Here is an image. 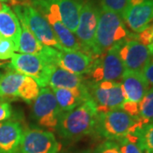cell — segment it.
Here are the masks:
<instances>
[{
	"mask_svg": "<svg viewBox=\"0 0 153 153\" xmlns=\"http://www.w3.org/2000/svg\"><path fill=\"white\" fill-rule=\"evenodd\" d=\"M97 107L91 99L60 116L55 131L67 140H77L94 133Z\"/></svg>",
	"mask_w": 153,
	"mask_h": 153,
	"instance_id": "obj_2",
	"label": "cell"
},
{
	"mask_svg": "<svg viewBox=\"0 0 153 153\" xmlns=\"http://www.w3.org/2000/svg\"><path fill=\"white\" fill-rule=\"evenodd\" d=\"M55 94L57 103L62 112L69 111L76 108L85 100L90 99L88 92V84L79 88H51Z\"/></svg>",
	"mask_w": 153,
	"mask_h": 153,
	"instance_id": "obj_19",
	"label": "cell"
},
{
	"mask_svg": "<svg viewBox=\"0 0 153 153\" xmlns=\"http://www.w3.org/2000/svg\"><path fill=\"white\" fill-rule=\"evenodd\" d=\"M120 82L125 100L138 104L150 88L142 72L139 71L126 70Z\"/></svg>",
	"mask_w": 153,
	"mask_h": 153,
	"instance_id": "obj_18",
	"label": "cell"
},
{
	"mask_svg": "<svg viewBox=\"0 0 153 153\" xmlns=\"http://www.w3.org/2000/svg\"><path fill=\"white\" fill-rule=\"evenodd\" d=\"M150 28H151V44L148 48L150 49L152 54L153 55V23L150 26Z\"/></svg>",
	"mask_w": 153,
	"mask_h": 153,
	"instance_id": "obj_32",
	"label": "cell"
},
{
	"mask_svg": "<svg viewBox=\"0 0 153 153\" xmlns=\"http://www.w3.org/2000/svg\"><path fill=\"white\" fill-rule=\"evenodd\" d=\"M9 66V64H8L7 62H5L4 60V61H1V60H0V67H4V66Z\"/></svg>",
	"mask_w": 153,
	"mask_h": 153,
	"instance_id": "obj_35",
	"label": "cell"
},
{
	"mask_svg": "<svg viewBox=\"0 0 153 153\" xmlns=\"http://www.w3.org/2000/svg\"><path fill=\"white\" fill-rule=\"evenodd\" d=\"M119 47L120 45L114 46L101 56L94 59L93 66L88 73L91 82H121L126 69L119 55Z\"/></svg>",
	"mask_w": 153,
	"mask_h": 153,
	"instance_id": "obj_8",
	"label": "cell"
},
{
	"mask_svg": "<svg viewBox=\"0 0 153 153\" xmlns=\"http://www.w3.org/2000/svg\"><path fill=\"white\" fill-rule=\"evenodd\" d=\"M58 6L62 23L72 33H75L79 22L82 0H54Z\"/></svg>",
	"mask_w": 153,
	"mask_h": 153,
	"instance_id": "obj_21",
	"label": "cell"
},
{
	"mask_svg": "<svg viewBox=\"0 0 153 153\" xmlns=\"http://www.w3.org/2000/svg\"><path fill=\"white\" fill-rule=\"evenodd\" d=\"M17 51L16 47L10 38H3L0 39V60H7L11 59Z\"/></svg>",
	"mask_w": 153,
	"mask_h": 153,
	"instance_id": "obj_27",
	"label": "cell"
},
{
	"mask_svg": "<svg viewBox=\"0 0 153 153\" xmlns=\"http://www.w3.org/2000/svg\"><path fill=\"white\" fill-rule=\"evenodd\" d=\"M14 10L19 21L23 22L38 41L44 45L65 50L59 43L52 27L45 17L29 3L14 5Z\"/></svg>",
	"mask_w": 153,
	"mask_h": 153,
	"instance_id": "obj_4",
	"label": "cell"
},
{
	"mask_svg": "<svg viewBox=\"0 0 153 153\" xmlns=\"http://www.w3.org/2000/svg\"><path fill=\"white\" fill-rule=\"evenodd\" d=\"M139 116L145 123L153 120V86H151L139 103Z\"/></svg>",
	"mask_w": 153,
	"mask_h": 153,
	"instance_id": "obj_24",
	"label": "cell"
},
{
	"mask_svg": "<svg viewBox=\"0 0 153 153\" xmlns=\"http://www.w3.org/2000/svg\"><path fill=\"white\" fill-rule=\"evenodd\" d=\"M12 115H13V109L10 103L7 100L1 99L0 100V123L10 120Z\"/></svg>",
	"mask_w": 153,
	"mask_h": 153,
	"instance_id": "obj_29",
	"label": "cell"
},
{
	"mask_svg": "<svg viewBox=\"0 0 153 153\" xmlns=\"http://www.w3.org/2000/svg\"><path fill=\"white\" fill-rule=\"evenodd\" d=\"M32 5L48 21L65 50H82L81 44L74 33L61 22L58 6L54 0H32Z\"/></svg>",
	"mask_w": 153,
	"mask_h": 153,
	"instance_id": "obj_7",
	"label": "cell"
},
{
	"mask_svg": "<svg viewBox=\"0 0 153 153\" xmlns=\"http://www.w3.org/2000/svg\"><path fill=\"white\" fill-rule=\"evenodd\" d=\"M24 129L16 121L0 123V153H22Z\"/></svg>",
	"mask_w": 153,
	"mask_h": 153,
	"instance_id": "obj_17",
	"label": "cell"
},
{
	"mask_svg": "<svg viewBox=\"0 0 153 153\" xmlns=\"http://www.w3.org/2000/svg\"><path fill=\"white\" fill-rule=\"evenodd\" d=\"M142 74L146 79L150 86H153V55L144 67Z\"/></svg>",
	"mask_w": 153,
	"mask_h": 153,
	"instance_id": "obj_31",
	"label": "cell"
},
{
	"mask_svg": "<svg viewBox=\"0 0 153 153\" xmlns=\"http://www.w3.org/2000/svg\"><path fill=\"white\" fill-rule=\"evenodd\" d=\"M119 55L127 71L139 72H142L153 55L147 46L137 40L135 33L121 44Z\"/></svg>",
	"mask_w": 153,
	"mask_h": 153,
	"instance_id": "obj_13",
	"label": "cell"
},
{
	"mask_svg": "<svg viewBox=\"0 0 153 153\" xmlns=\"http://www.w3.org/2000/svg\"><path fill=\"white\" fill-rule=\"evenodd\" d=\"M2 38H3V36H2V35H1V33H0V39H1Z\"/></svg>",
	"mask_w": 153,
	"mask_h": 153,
	"instance_id": "obj_37",
	"label": "cell"
},
{
	"mask_svg": "<svg viewBox=\"0 0 153 153\" xmlns=\"http://www.w3.org/2000/svg\"><path fill=\"white\" fill-rule=\"evenodd\" d=\"M117 142L118 143L121 153H143L135 137L132 134L117 140Z\"/></svg>",
	"mask_w": 153,
	"mask_h": 153,
	"instance_id": "obj_25",
	"label": "cell"
},
{
	"mask_svg": "<svg viewBox=\"0 0 153 153\" xmlns=\"http://www.w3.org/2000/svg\"><path fill=\"white\" fill-rule=\"evenodd\" d=\"M120 108L123 110L128 115H130L131 117H136V118H140L139 116V104L138 103L124 100V102L123 103Z\"/></svg>",
	"mask_w": 153,
	"mask_h": 153,
	"instance_id": "obj_30",
	"label": "cell"
},
{
	"mask_svg": "<svg viewBox=\"0 0 153 153\" xmlns=\"http://www.w3.org/2000/svg\"><path fill=\"white\" fill-rule=\"evenodd\" d=\"M20 22L22 32L19 39L18 50L22 54H31L42 56L55 64L58 49L41 44L23 22ZM56 65V64H55Z\"/></svg>",
	"mask_w": 153,
	"mask_h": 153,
	"instance_id": "obj_16",
	"label": "cell"
},
{
	"mask_svg": "<svg viewBox=\"0 0 153 153\" xmlns=\"http://www.w3.org/2000/svg\"><path fill=\"white\" fill-rule=\"evenodd\" d=\"M90 99L94 102L99 112L120 108L125 98L121 82L102 81L88 84Z\"/></svg>",
	"mask_w": 153,
	"mask_h": 153,
	"instance_id": "obj_10",
	"label": "cell"
},
{
	"mask_svg": "<svg viewBox=\"0 0 153 153\" xmlns=\"http://www.w3.org/2000/svg\"><path fill=\"white\" fill-rule=\"evenodd\" d=\"M56 65L42 56L31 54H15L8 67L33 78L39 88L49 85L50 74Z\"/></svg>",
	"mask_w": 153,
	"mask_h": 153,
	"instance_id": "obj_6",
	"label": "cell"
},
{
	"mask_svg": "<svg viewBox=\"0 0 153 153\" xmlns=\"http://www.w3.org/2000/svg\"><path fill=\"white\" fill-rule=\"evenodd\" d=\"M143 153H153V123H145L131 133Z\"/></svg>",
	"mask_w": 153,
	"mask_h": 153,
	"instance_id": "obj_23",
	"label": "cell"
},
{
	"mask_svg": "<svg viewBox=\"0 0 153 153\" xmlns=\"http://www.w3.org/2000/svg\"><path fill=\"white\" fill-rule=\"evenodd\" d=\"M52 89L41 88L37 98L33 100V118L42 128L55 130L62 115Z\"/></svg>",
	"mask_w": 153,
	"mask_h": 153,
	"instance_id": "obj_9",
	"label": "cell"
},
{
	"mask_svg": "<svg viewBox=\"0 0 153 153\" xmlns=\"http://www.w3.org/2000/svg\"><path fill=\"white\" fill-rule=\"evenodd\" d=\"M129 0H100V7L108 10L113 11L123 18V15L126 10Z\"/></svg>",
	"mask_w": 153,
	"mask_h": 153,
	"instance_id": "obj_26",
	"label": "cell"
},
{
	"mask_svg": "<svg viewBox=\"0 0 153 153\" xmlns=\"http://www.w3.org/2000/svg\"><path fill=\"white\" fill-rule=\"evenodd\" d=\"M60 146L49 130L27 128L23 132L22 153H59Z\"/></svg>",
	"mask_w": 153,
	"mask_h": 153,
	"instance_id": "obj_12",
	"label": "cell"
},
{
	"mask_svg": "<svg viewBox=\"0 0 153 153\" xmlns=\"http://www.w3.org/2000/svg\"><path fill=\"white\" fill-rule=\"evenodd\" d=\"M86 84L82 75L74 74L59 66H55L50 74L49 85L51 88H79Z\"/></svg>",
	"mask_w": 153,
	"mask_h": 153,
	"instance_id": "obj_22",
	"label": "cell"
},
{
	"mask_svg": "<svg viewBox=\"0 0 153 153\" xmlns=\"http://www.w3.org/2000/svg\"><path fill=\"white\" fill-rule=\"evenodd\" d=\"M22 27L16 15L9 6L4 4L0 10V33L3 37L13 41L18 50Z\"/></svg>",
	"mask_w": 153,
	"mask_h": 153,
	"instance_id": "obj_20",
	"label": "cell"
},
{
	"mask_svg": "<svg viewBox=\"0 0 153 153\" xmlns=\"http://www.w3.org/2000/svg\"><path fill=\"white\" fill-rule=\"evenodd\" d=\"M133 34L121 16L100 7L91 55L94 59L98 58L111 48L121 45Z\"/></svg>",
	"mask_w": 153,
	"mask_h": 153,
	"instance_id": "obj_1",
	"label": "cell"
},
{
	"mask_svg": "<svg viewBox=\"0 0 153 153\" xmlns=\"http://www.w3.org/2000/svg\"><path fill=\"white\" fill-rule=\"evenodd\" d=\"M71 153H93V150H91V149H86V150H82V151H78V152H75Z\"/></svg>",
	"mask_w": 153,
	"mask_h": 153,
	"instance_id": "obj_34",
	"label": "cell"
},
{
	"mask_svg": "<svg viewBox=\"0 0 153 153\" xmlns=\"http://www.w3.org/2000/svg\"><path fill=\"white\" fill-rule=\"evenodd\" d=\"M1 76H2V73H1V72H0V77H1ZM1 99H2V98H1V97H0V100H1Z\"/></svg>",
	"mask_w": 153,
	"mask_h": 153,
	"instance_id": "obj_38",
	"label": "cell"
},
{
	"mask_svg": "<svg viewBox=\"0 0 153 153\" xmlns=\"http://www.w3.org/2000/svg\"><path fill=\"white\" fill-rule=\"evenodd\" d=\"M100 9L94 0L82 1L80 10L79 22L75 34L82 49L91 55L95 32L98 25Z\"/></svg>",
	"mask_w": 153,
	"mask_h": 153,
	"instance_id": "obj_11",
	"label": "cell"
},
{
	"mask_svg": "<svg viewBox=\"0 0 153 153\" xmlns=\"http://www.w3.org/2000/svg\"><path fill=\"white\" fill-rule=\"evenodd\" d=\"M93 63V56L81 50H59L55 60L57 66L82 76L90 71Z\"/></svg>",
	"mask_w": 153,
	"mask_h": 153,
	"instance_id": "obj_15",
	"label": "cell"
},
{
	"mask_svg": "<svg viewBox=\"0 0 153 153\" xmlns=\"http://www.w3.org/2000/svg\"><path fill=\"white\" fill-rule=\"evenodd\" d=\"M28 3V0H13V5H18V4H24Z\"/></svg>",
	"mask_w": 153,
	"mask_h": 153,
	"instance_id": "obj_33",
	"label": "cell"
},
{
	"mask_svg": "<svg viewBox=\"0 0 153 153\" xmlns=\"http://www.w3.org/2000/svg\"><path fill=\"white\" fill-rule=\"evenodd\" d=\"M123 20L134 33H141L153 23V0H129Z\"/></svg>",
	"mask_w": 153,
	"mask_h": 153,
	"instance_id": "obj_14",
	"label": "cell"
},
{
	"mask_svg": "<svg viewBox=\"0 0 153 153\" xmlns=\"http://www.w3.org/2000/svg\"><path fill=\"white\" fill-rule=\"evenodd\" d=\"M145 122L131 117L121 108L99 112L94 132L98 136L109 140H119L128 136Z\"/></svg>",
	"mask_w": 153,
	"mask_h": 153,
	"instance_id": "obj_3",
	"label": "cell"
},
{
	"mask_svg": "<svg viewBox=\"0 0 153 153\" xmlns=\"http://www.w3.org/2000/svg\"><path fill=\"white\" fill-rule=\"evenodd\" d=\"M93 153H121V152L118 143L116 140H105L95 148Z\"/></svg>",
	"mask_w": 153,
	"mask_h": 153,
	"instance_id": "obj_28",
	"label": "cell"
},
{
	"mask_svg": "<svg viewBox=\"0 0 153 153\" xmlns=\"http://www.w3.org/2000/svg\"><path fill=\"white\" fill-rule=\"evenodd\" d=\"M39 90V86L33 78L10 68L0 77V97L4 100L20 98L27 103H33Z\"/></svg>",
	"mask_w": 153,
	"mask_h": 153,
	"instance_id": "obj_5",
	"label": "cell"
},
{
	"mask_svg": "<svg viewBox=\"0 0 153 153\" xmlns=\"http://www.w3.org/2000/svg\"><path fill=\"white\" fill-rule=\"evenodd\" d=\"M151 123H153V120H152V122H151Z\"/></svg>",
	"mask_w": 153,
	"mask_h": 153,
	"instance_id": "obj_39",
	"label": "cell"
},
{
	"mask_svg": "<svg viewBox=\"0 0 153 153\" xmlns=\"http://www.w3.org/2000/svg\"><path fill=\"white\" fill-rule=\"evenodd\" d=\"M1 3H10L11 4H13V0H0Z\"/></svg>",
	"mask_w": 153,
	"mask_h": 153,
	"instance_id": "obj_36",
	"label": "cell"
}]
</instances>
